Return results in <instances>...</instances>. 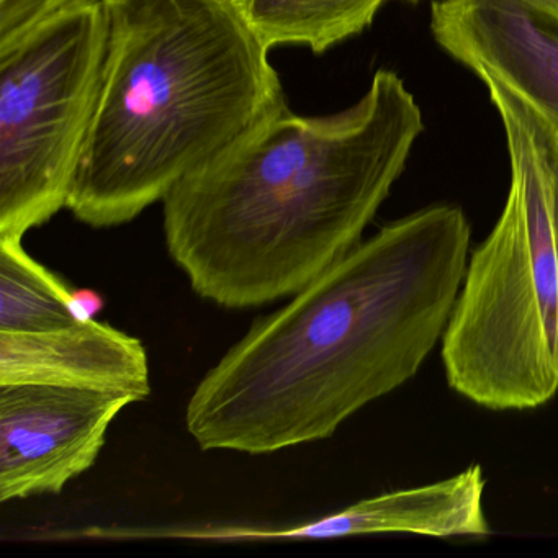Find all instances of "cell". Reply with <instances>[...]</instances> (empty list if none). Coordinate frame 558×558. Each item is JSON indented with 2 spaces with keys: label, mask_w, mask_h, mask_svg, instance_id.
Segmentation results:
<instances>
[{
  "label": "cell",
  "mask_w": 558,
  "mask_h": 558,
  "mask_svg": "<svg viewBox=\"0 0 558 558\" xmlns=\"http://www.w3.org/2000/svg\"><path fill=\"white\" fill-rule=\"evenodd\" d=\"M470 225L436 205L381 228L250 331L185 408L202 450L279 452L329 439L407 384L449 325Z\"/></svg>",
  "instance_id": "cell-1"
},
{
  "label": "cell",
  "mask_w": 558,
  "mask_h": 558,
  "mask_svg": "<svg viewBox=\"0 0 558 558\" xmlns=\"http://www.w3.org/2000/svg\"><path fill=\"white\" fill-rule=\"evenodd\" d=\"M423 130L416 100L387 70L335 116L283 107L166 195L169 256L225 308L293 296L361 243Z\"/></svg>",
  "instance_id": "cell-2"
},
{
  "label": "cell",
  "mask_w": 558,
  "mask_h": 558,
  "mask_svg": "<svg viewBox=\"0 0 558 558\" xmlns=\"http://www.w3.org/2000/svg\"><path fill=\"white\" fill-rule=\"evenodd\" d=\"M109 41L68 210L129 223L287 107L269 48L230 0H104Z\"/></svg>",
  "instance_id": "cell-3"
},
{
  "label": "cell",
  "mask_w": 558,
  "mask_h": 558,
  "mask_svg": "<svg viewBox=\"0 0 558 558\" xmlns=\"http://www.w3.org/2000/svg\"><path fill=\"white\" fill-rule=\"evenodd\" d=\"M511 187L498 223L466 263L442 336L450 387L493 411L534 410L558 393V254L548 123L496 81Z\"/></svg>",
  "instance_id": "cell-4"
},
{
  "label": "cell",
  "mask_w": 558,
  "mask_h": 558,
  "mask_svg": "<svg viewBox=\"0 0 558 558\" xmlns=\"http://www.w3.org/2000/svg\"><path fill=\"white\" fill-rule=\"evenodd\" d=\"M109 41L104 0L73 5L0 53V240L68 207Z\"/></svg>",
  "instance_id": "cell-5"
},
{
  "label": "cell",
  "mask_w": 558,
  "mask_h": 558,
  "mask_svg": "<svg viewBox=\"0 0 558 558\" xmlns=\"http://www.w3.org/2000/svg\"><path fill=\"white\" fill-rule=\"evenodd\" d=\"M135 395L0 385V501L60 495L94 466L110 424Z\"/></svg>",
  "instance_id": "cell-6"
},
{
  "label": "cell",
  "mask_w": 558,
  "mask_h": 558,
  "mask_svg": "<svg viewBox=\"0 0 558 558\" xmlns=\"http://www.w3.org/2000/svg\"><path fill=\"white\" fill-rule=\"evenodd\" d=\"M430 32L480 80L527 104L558 142V14L531 0H436Z\"/></svg>",
  "instance_id": "cell-7"
},
{
  "label": "cell",
  "mask_w": 558,
  "mask_h": 558,
  "mask_svg": "<svg viewBox=\"0 0 558 558\" xmlns=\"http://www.w3.org/2000/svg\"><path fill=\"white\" fill-rule=\"evenodd\" d=\"M485 486L482 466L472 465L450 478L381 493L303 524L274 529L214 525L210 537L228 544L374 534L486 537L492 534V527L483 508Z\"/></svg>",
  "instance_id": "cell-8"
},
{
  "label": "cell",
  "mask_w": 558,
  "mask_h": 558,
  "mask_svg": "<svg viewBox=\"0 0 558 558\" xmlns=\"http://www.w3.org/2000/svg\"><path fill=\"white\" fill-rule=\"evenodd\" d=\"M37 384L151 393L148 352L140 339L96 319L37 332L0 331V385Z\"/></svg>",
  "instance_id": "cell-9"
},
{
  "label": "cell",
  "mask_w": 558,
  "mask_h": 558,
  "mask_svg": "<svg viewBox=\"0 0 558 558\" xmlns=\"http://www.w3.org/2000/svg\"><path fill=\"white\" fill-rule=\"evenodd\" d=\"M230 2L269 50L274 47H306L315 54H323L371 27L387 0Z\"/></svg>",
  "instance_id": "cell-10"
},
{
  "label": "cell",
  "mask_w": 558,
  "mask_h": 558,
  "mask_svg": "<svg viewBox=\"0 0 558 558\" xmlns=\"http://www.w3.org/2000/svg\"><path fill=\"white\" fill-rule=\"evenodd\" d=\"M74 290L35 260L22 240H0V331L37 332L73 325Z\"/></svg>",
  "instance_id": "cell-11"
},
{
  "label": "cell",
  "mask_w": 558,
  "mask_h": 558,
  "mask_svg": "<svg viewBox=\"0 0 558 558\" xmlns=\"http://www.w3.org/2000/svg\"><path fill=\"white\" fill-rule=\"evenodd\" d=\"M87 0H0V53L22 40L51 19Z\"/></svg>",
  "instance_id": "cell-12"
},
{
  "label": "cell",
  "mask_w": 558,
  "mask_h": 558,
  "mask_svg": "<svg viewBox=\"0 0 558 558\" xmlns=\"http://www.w3.org/2000/svg\"><path fill=\"white\" fill-rule=\"evenodd\" d=\"M106 305V300L100 293L94 290H74L73 315L76 322H87L94 319V316Z\"/></svg>",
  "instance_id": "cell-13"
},
{
  "label": "cell",
  "mask_w": 558,
  "mask_h": 558,
  "mask_svg": "<svg viewBox=\"0 0 558 558\" xmlns=\"http://www.w3.org/2000/svg\"><path fill=\"white\" fill-rule=\"evenodd\" d=\"M551 214H554L555 243L558 254V156L554 166V184H551Z\"/></svg>",
  "instance_id": "cell-14"
},
{
  "label": "cell",
  "mask_w": 558,
  "mask_h": 558,
  "mask_svg": "<svg viewBox=\"0 0 558 558\" xmlns=\"http://www.w3.org/2000/svg\"><path fill=\"white\" fill-rule=\"evenodd\" d=\"M531 2L558 14V0H531Z\"/></svg>",
  "instance_id": "cell-15"
}]
</instances>
